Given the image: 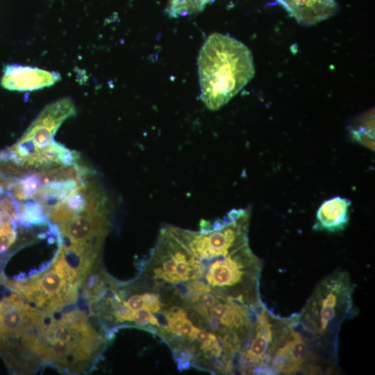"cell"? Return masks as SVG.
Returning a JSON list of instances; mask_svg holds the SVG:
<instances>
[{"mask_svg": "<svg viewBox=\"0 0 375 375\" xmlns=\"http://www.w3.org/2000/svg\"><path fill=\"white\" fill-rule=\"evenodd\" d=\"M353 288L347 273L335 272L317 286L293 326L308 341L319 365L333 371L336 362L338 335L342 322L355 314Z\"/></svg>", "mask_w": 375, "mask_h": 375, "instance_id": "obj_1", "label": "cell"}, {"mask_svg": "<svg viewBox=\"0 0 375 375\" xmlns=\"http://www.w3.org/2000/svg\"><path fill=\"white\" fill-rule=\"evenodd\" d=\"M201 99L216 110L227 103L254 76L249 49L242 42L225 34L210 35L198 58Z\"/></svg>", "mask_w": 375, "mask_h": 375, "instance_id": "obj_2", "label": "cell"}, {"mask_svg": "<svg viewBox=\"0 0 375 375\" xmlns=\"http://www.w3.org/2000/svg\"><path fill=\"white\" fill-rule=\"evenodd\" d=\"M40 335L29 336L31 350L58 367L76 368L88 360L102 341L86 317L71 312L38 324Z\"/></svg>", "mask_w": 375, "mask_h": 375, "instance_id": "obj_3", "label": "cell"}, {"mask_svg": "<svg viewBox=\"0 0 375 375\" xmlns=\"http://www.w3.org/2000/svg\"><path fill=\"white\" fill-rule=\"evenodd\" d=\"M80 274L72 266L61 248L53 267L24 282H9V285L25 299L49 312L74 299Z\"/></svg>", "mask_w": 375, "mask_h": 375, "instance_id": "obj_4", "label": "cell"}, {"mask_svg": "<svg viewBox=\"0 0 375 375\" xmlns=\"http://www.w3.org/2000/svg\"><path fill=\"white\" fill-rule=\"evenodd\" d=\"M291 318L271 314L262 304L257 308L248 338L242 349L237 372L243 374H271V361L287 332Z\"/></svg>", "mask_w": 375, "mask_h": 375, "instance_id": "obj_5", "label": "cell"}, {"mask_svg": "<svg viewBox=\"0 0 375 375\" xmlns=\"http://www.w3.org/2000/svg\"><path fill=\"white\" fill-rule=\"evenodd\" d=\"M75 114V106L69 98H63L48 105L32 122L19 141L8 150L9 160L18 165L30 153L50 144L64 121Z\"/></svg>", "mask_w": 375, "mask_h": 375, "instance_id": "obj_6", "label": "cell"}, {"mask_svg": "<svg viewBox=\"0 0 375 375\" xmlns=\"http://www.w3.org/2000/svg\"><path fill=\"white\" fill-rule=\"evenodd\" d=\"M270 368L271 374L323 372L311 344L294 328L292 317L289 328L274 353Z\"/></svg>", "mask_w": 375, "mask_h": 375, "instance_id": "obj_7", "label": "cell"}, {"mask_svg": "<svg viewBox=\"0 0 375 375\" xmlns=\"http://www.w3.org/2000/svg\"><path fill=\"white\" fill-rule=\"evenodd\" d=\"M41 316L30 305L24 304L19 295L12 294L0 301V334L19 335L36 326Z\"/></svg>", "mask_w": 375, "mask_h": 375, "instance_id": "obj_8", "label": "cell"}, {"mask_svg": "<svg viewBox=\"0 0 375 375\" xmlns=\"http://www.w3.org/2000/svg\"><path fill=\"white\" fill-rule=\"evenodd\" d=\"M54 72L19 65H8L3 72L1 84L9 90L33 91L51 86L60 80Z\"/></svg>", "mask_w": 375, "mask_h": 375, "instance_id": "obj_9", "label": "cell"}, {"mask_svg": "<svg viewBox=\"0 0 375 375\" xmlns=\"http://www.w3.org/2000/svg\"><path fill=\"white\" fill-rule=\"evenodd\" d=\"M351 201L336 197L325 201L319 208L314 228L331 233L342 231L349 219Z\"/></svg>", "mask_w": 375, "mask_h": 375, "instance_id": "obj_10", "label": "cell"}, {"mask_svg": "<svg viewBox=\"0 0 375 375\" xmlns=\"http://www.w3.org/2000/svg\"><path fill=\"white\" fill-rule=\"evenodd\" d=\"M213 0H169L167 13L170 17H178L201 11Z\"/></svg>", "mask_w": 375, "mask_h": 375, "instance_id": "obj_11", "label": "cell"}, {"mask_svg": "<svg viewBox=\"0 0 375 375\" xmlns=\"http://www.w3.org/2000/svg\"><path fill=\"white\" fill-rule=\"evenodd\" d=\"M374 115L372 113L361 117L356 128L351 131L352 137L359 143L374 148Z\"/></svg>", "mask_w": 375, "mask_h": 375, "instance_id": "obj_12", "label": "cell"}]
</instances>
